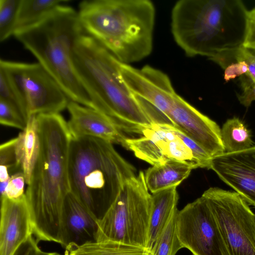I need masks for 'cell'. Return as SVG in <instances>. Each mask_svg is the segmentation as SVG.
<instances>
[{
    "label": "cell",
    "instance_id": "1",
    "mask_svg": "<svg viewBox=\"0 0 255 255\" xmlns=\"http://www.w3.org/2000/svg\"><path fill=\"white\" fill-rule=\"evenodd\" d=\"M40 148L25 191L32 234L60 244L63 203L70 192L68 160L72 136L59 114L36 116Z\"/></svg>",
    "mask_w": 255,
    "mask_h": 255
},
{
    "label": "cell",
    "instance_id": "2",
    "mask_svg": "<svg viewBox=\"0 0 255 255\" xmlns=\"http://www.w3.org/2000/svg\"><path fill=\"white\" fill-rule=\"evenodd\" d=\"M76 72L95 109L123 132L141 135L153 123L140 99L123 81L120 61L92 37L83 32L73 51Z\"/></svg>",
    "mask_w": 255,
    "mask_h": 255
},
{
    "label": "cell",
    "instance_id": "3",
    "mask_svg": "<svg viewBox=\"0 0 255 255\" xmlns=\"http://www.w3.org/2000/svg\"><path fill=\"white\" fill-rule=\"evenodd\" d=\"M249 10L240 0H180L171 12V32L189 57L212 59L242 46Z\"/></svg>",
    "mask_w": 255,
    "mask_h": 255
},
{
    "label": "cell",
    "instance_id": "4",
    "mask_svg": "<svg viewBox=\"0 0 255 255\" xmlns=\"http://www.w3.org/2000/svg\"><path fill=\"white\" fill-rule=\"evenodd\" d=\"M78 15L84 31L120 62L148 56L153 46L155 9L148 0H86Z\"/></svg>",
    "mask_w": 255,
    "mask_h": 255
},
{
    "label": "cell",
    "instance_id": "5",
    "mask_svg": "<svg viewBox=\"0 0 255 255\" xmlns=\"http://www.w3.org/2000/svg\"><path fill=\"white\" fill-rule=\"evenodd\" d=\"M136 170L113 143L92 137H72L68 154L70 192L98 221L118 196Z\"/></svg>",
    "mask_w": 255,
    "mask_h": 255
},
{
    "label": "cell",
    "instance_id": "6",
    "mask_svg": "<svg viewBox=\"0 0 255 255\" xmlns=\"http://www.w3.org/2000/svg\"><path fill=\"white\" fill-rule=\"evenodd\" d=\"M84 32L78 12L66 4L45 20L13 36L37 59L70 101L93 109L73 59L75 43Z\"/></svg>",
    "mask_w": 255,
    "mask_h": 255
},
{
    "label": "cell",
    "instance_id": "7",
    "mask_svg": "<svg viewBox=\"0 0 255 255\" xmlns=\"http://www.w3.org/2000/svg\"><path fill=\"white\" fill-rule=\"evenodd\" d=\"M151 195L142 171L126 181L114 203L98 221L96 242L113 241L146 248Z\"/></svg>",
    "mask_w": 255,
    "mask_h": 255
},
{
    "label": "cell",
    "instance_id": "8",
    "mask_svg": "<svg viewBox=\"0 0 255 255\" xmlns=\"http://www.w3.org/2000/svg\"><path fill=\"white\" fill-rule=\"evenodd\" d=\"M127 149L135 156L153 165L169 161L182 162L209 169L212 157L193 140L175 127L153 124L140 136L128 138Z\"/></svg>",
    "mask_w": 255,
    "mask_h": 255
},
{
    "label": "cell",
    "instance_id": "9",
    "mask_svg": "<svg viewBox=\"0 0 255 255\" xmlns=\"http://www.w3.org/2000/svg\"><path fill=\"white\" fill-rule=\"evenodd\" d=\"M217 222L229 255H255V214L236 192L210 187L202 195Z\"/></svg>",
    "mask_w": 255,
    "mask_h": 255
},
{
    "label": "cell",
    "instance_id": "10",
    "mask_svg": "<svg viewBox=\"0 0 255 255\" xmlns=\"http://www.w3.org/2000/svg\"><path fill=\"white\" fill-rule=\"evenodd\" d=\"M2 70L31 116L59 114L70 101L61 88L38 63L0 60Z\"/></svg>",
    "mask_w": 255,
    "mask_h": 255
},
{
    "label": "cell",
    "instance_id": "11",
    "mask_svg": "<svg viewBox=\"0 0 255 255\" xmlns=\"http://www.w3.org/2000/svg\"><path fill=\"white\" fill-rule=\"evenodd\" d=\"M176 233L193 255H229L217 222L202 196L178 211Z\"/></svg>",
    "mask_w": 255,
    "mask_h": 255
},
{
    "label": "cell",
    "instance_id": "12",
    "mask_svg": "<svg viewBox=\"0 0 255 255\" xmlns=\"http://www.w3.org/2000/svg\"><path fill=\"white\" fill-rule=\"evenodd\" d=\"M119 69L123 81L142 101L152 122L173 126L169 115L178 94L169 77L148 65L138 69L120 62Z\"/></svg>",
    "mask_w": 255,
    "mask_h": 255
},
{
    "label": "cell",
    "instance_id": "13",
    "mask_svg": "<svg viewBox=\"0 0 255 255\" xmlns=\"http://www.w3.org/2000/svg\"><path fill=\"white\" fill-rule=\"evenodd\" d=\"M169 119L174 127L212 157L225 152L219 126L178 95L174 100Z\"/></svg>",
    "mask_w": 255,
    "mask_h": 255
},
{
    "label": "cell",
    "instance_id": "14",
    "mask_svg": "<svg viewBox=\"0 0 255 255\" xmlns=\"http://www.w3.org/2000/svg\"><path fill=\"white\" fill-rule=\"evenodd\" d=\"M209 169L255 207V145L212 157Z\"/></svg>",
    "mask_w": 255,
    "mask_h": 255
},
{
    "label": "cell",
    "instance_id": "15",
    "mask_svg": "<svg viewBox=\"0 0 255 255\" xmlns=\"http://www.w3.org/2000/svg\"><path fill=\"white\" fill-rule=\"evenodd\" d=\"M0 255H13L32 234L25 194L17 199L0 197Z\"/></svg>",
    "mask_w": 255,
    "mask_h": 255
},
{
    "label": "cell",
    "instance_id": "16",
    "mask_svg": "<svg viewBox=\"0 0 255 255\" xmlns=\"http://www.w3.org/2000/svg\"><path fill=\"white\" fill-rule=\"evenodd\" d=\"M67 109L70 115L67 125L72 137H95L127 149L126 140L129 137L106 115L70 100Z\"/></svg>",
    "mask_w": 255,
    "mask_h": 255
},
{
    "label": "cell",
    "instance_id": "17",
    "mask_svg": "<svg viewBox=\"0 0 255 255\" xmlns=\"http://www.w3.org/2000/svg\"><path fill=\"white\" fill-rule=\"evenodd\" d=\"M98 221L70 192L64 199L60 244L68 254L87 243L96 242Z\"/></svg>",
    "mask_w": 255,
    "mask_h": 255
},
{
    "label": "cell",
    "instance_id": "18",
    "mask_svg": "<svg viewBox=\"0 0 255 255\" xmlns=\"http://www.w3.org/2000/svg\"><path fill=\"white\" fill-rule=\"evenodd\" d=\"M178 194L176 187L151 195V212L146 250L149 252L173 215L178 211Z\"/></svg>",
    "mask_w": 255,
    "mask_h": 255
},
{
    "label": "cell",
    "instance_id": "19",
    "mask_svg": "<svg viewBox=\"0 0 255 255\" xmlns=\"http://www.w3.org/2000/svg\"><path fill=\"white\" fill-rule=\"evenodd\" d=\"M16 137L15 149L18 163L28 185L40 148L36 116L29 118L26 127Z\"/></svg>",
    "mask_w": 255,
    "mask_h": 255
},
{
    "label": "cell",
    "instance_id": "20",
    "mask_svg": "<svg viewBox=\"0 0 255 255\" xmlns=\"http://www.w3.org/2000/svg\"><path fill=\"white\" fill-rule=\"evenodd\" d=\"M192 169L189 165L175 161L153 165L144 173L145 184L152 194L176 187L188 177Z\"/></svg>",
    "mask_w": 255,
    "mask_h": 255
},
{
    "label": "cell",
    "instance_id": "21",
    "mask_svg": "<svg viewBox=\"0 0 255 255\" xmlns=\"http://www.w3.org/2000/svg\"><path fill=\"white\" fill-rule=\"evenodd\" d=\"M69 1V0H21L14 33L45 20Z\"/></svg>",
    "mask_w": 255,
    "mask_h": 255
},
{
    "label": "cell",
    "instance_id": "22",
    "mask_svg": "<svg viewBox=\"0 0 255 255\" xmlns=\"http://www.w3.org/2000/svg\"><path fill=\"white\" fill-rule=\"evenodd\" d=\"M221 133L225 152H237L254 145L251 130L238 117L228 119L221 128Z\"/></svg>",
    "mask_w": 255,
    "mask_h": 255
},
{
    "label": "cell",
    "instance_id": "23",
    "mask_svg": "<svg viewBox=\"0 0 255 255\" xmlns=\"http://www.w3.org/2000/svg\"><path fill=\"white\" fill-rule=\"evenodd\" d=\"M146 248L113 242L87 243L70 251L69 255H148Z\"/></svg>",
    "mask_w": 255,
    "mask_h": 255
},
{
    "label": "cell",
    "instance_id": "24",
    "mask_svg": "<svg viewBox=\"0 0 255 255\" xmlns=\"http://www.w3.org/2000/svg\"><path fill=\"white\" fill-rule=\"evenodd\" d=\"M178 211L173 215L148 255H175L183 248L176 233Z\"/></svg>",
    "mask_w": 255,
    "mask_h": 255
},
{
    "label": "cell",
    "instance_id": "25",
    "mask_svg": "<svg viewBox=\"0 0 255 255\" xmlns=\"http://www.w3.org/2000/svg\"><path fill=\"white\" fill-rule=\"evenodd\" d=\"M21 0H0V41L14 35Z\"/></svg>",
    "mask_w": 255,
    "mask_h": 255
},
{
    "label": "cell",
    "instance_id": "26",
    "mask_svg": "<svg viewBox=\"0 0 255 255\" xmlns=\"http://www.w3.org/2000/svg\"><path fill=\"white\" fill-rule=\"evenodd\" d=\"M16 137L2 143L0 146V181L9 179L13 174L20 171L15 144Z\"/></svg>",
    "mask_w": 255,
    "mask_h": 255
},
{
    "label": "cell",
    "instance_id": "27",
    "mask_svg": "<svg viewBox=\"0 0 255 255\" xmlns=\"http://www.w3.org/2000/svg\"><path fill=\"white\" fill-rule=\"evenodd\" d=\"M0 99L15 109L27 122L29 117L24 104L10 84L3 71L0 69Z\"/></svg>",
    "mask_w": 255,
    "mask_h": 255
},
{
    "label": "cell",
    "instance_id": "28",
    "mask_svg": "<svg viewBox=\"0 0 255 255\" xmlns=\"http://www.w3.org/2000/svg\"><path fill=\"white\" fill-rule=\"evenodd\" d=\"M25 183L26 180L22 171L13 174L7 181L0 182V197H6L13 199L22 197L25 194Z\"/></svg>",
    "mask_w": 255,
    "mask_h": 255
},
{
    "label": "cell",
    "instance_id": "29",
    "mask_svg": "<svg viewBox=\"0 0 255 255\" xmlns=\"http://www.w3.org/2000/svg\"><path fill=\"white\" fill-rule=\"evenodd\" d=\"M27 122L15 109L0 99V123L1 125L22 130L26 127Z\"/></svg>",
    "mask_w": 255,
    "mask_h": 255
},
{
    "label": "cell",
    "instance_id": "30",
    "mask_svg": "<svg viewBox=\"0 0 255 255\" xmlns=\"http://www.w3.org/2000/svg\"><path fill=\"white\" fill-rule=\"evenodd\" d=\"M242 92L237 94L240 103L249 107L255 101V80L248 72L239 77Z\"/></svg>",
    "mask_w": 255,
    "mask_h": 255
},
{
    "label": "cell",
    "instance_id": "31",
    "mask_svg": "<svg viewBox=\"0 0 255 255\" xmlns=\"http://www.w3.org/2000/svg\"><path fill=\"white\" fill-rule=\"evenodd\" d=\"M38 243L32 235L18 247L13 255H38L41 250Z\"/></svg>",
    "mask_w": 255,
    "mask_h": 255
},
{
    "label": "cell",
    "instance_id": "32",
    "mask_svg": "<svg viewBox=\"0 0 255 255\" xmlns=\"http://www.w3.org/2000/svg\"><path fill=\"white\" fill-rule=\"evenodd\" d=\"M249 72L247 64L244 61H238L232 63L225 69V79L228 81L230 79L241 75Z\"/></svg>",
    "mask_w": 255,
    "mask_h": 255
},
{
    "label": "cell",
    "instance_id": "33",
    "mask_svg": "<svg viewBox=\"0 0 255 255\" xmlns=\"http://www.w3.org/2000/svg\"><path fill=\"white\" fill-rule=\"evenodd\" d=\"M242 46L249 50L255 51V20L250 17Z\"/></svg>",
    "mask_w": 255,
    "mask_h": 255
},
{
    "label": "cell",
    "instance_id": "34",
    "mask_svg": "<svg viewBox=\"0 0 255 255\" xmlns=\"http://www.w3.org/2000/svg\"><path fill=\"white\" fill-rule=\"evenodd\" d=\"M38 255H62L60 254H59L58 253H55V252H52V253L45 252H43V251H42L41 250L40 252H39Z\"/></svg>",
    "mask_w": 255,
    "mask_h": 255
},
{
    "label": "cell",
    "instance_id": "35",
    "mask_svg": "<svg viewBox=\"0 0 255 255\" xmlns=\"http://www.w3.org/2000/svg\"><path fill=\"white\" fill-rule=\"evenodd\" d=\"M249 15L251 18L255 20V7L249 10Z\"/></svg>",
    "mask_w": 255,
    "mask_h": 255
},
{
    "label": "cell",
    "instance_id": "36",
    "mask_svg": "<svg viewBox=\"0 0 255 255\" xmlns=\"http://www.w3.org/2000/svg\"><path fill=\"white\" fill-rule=\"evenodd\" d=\"M249 50L251 51L252 54L253 55V56L254 57L255 61V51H253V50Z\"/></svg>",
    "mask_w": 255,
    "mask_h": 255
}]
</instances>
